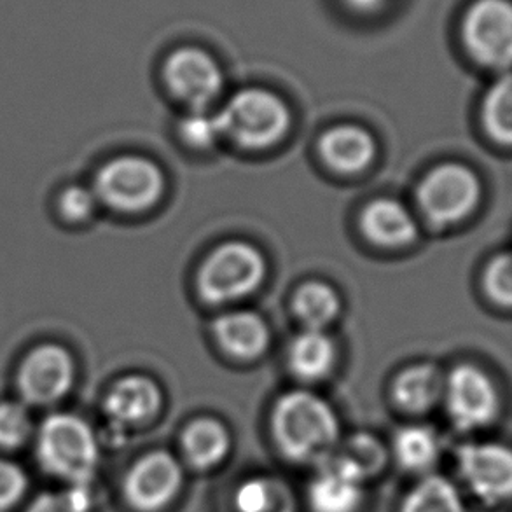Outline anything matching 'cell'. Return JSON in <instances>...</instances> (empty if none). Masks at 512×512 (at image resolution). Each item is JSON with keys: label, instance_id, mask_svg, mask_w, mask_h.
<instances>
[{"label": "cell", "instance_id": "obj_11", "mask_svg": "<svg viewBox=\"0 0 512 512\" xmlns=\"http://www.w3.org/2000/svg\"><path fill=\"white\" fill-rule=\"evenodd\" d=\"M458 478L472 497L495 506L511 497L512 455L504 444L467 443L457 451Z\"/></svg>", "mask_w": 512, "mask_h": 512}, {"label": "cell", "instance_id": "obj_7", "mask_svg": "<svg viewBox=\"0 0 512 512\" xmlns=\"http://www.w3.org/2000/svg\"><path fill=\"white\" fill-rule=\"evenodd\" d=\"M165 191L160 167L142 156H121L100 168L93 193L107 207L133 214L158 203Z\"/></svg>", "mask_w": 512, "mask_h": 512}, {"label": "cell", "instance_id": "obj_23", "mask_svg": "<svg viewBox=\"0 0 512 512\" xmlns=\"http://www.w3.org/2000/svg\"><path fill=\"white\" fill-rule=\"evenodd\" d=\"M399 512H467V506L457 483L430 472L404 495Z\"/></svg>", "mask_w": 512, "mask_h": 512}, {"label": "cell", "instance_id": "obj_31", "mask_svg": "<svg viewBox=\"0 0 512 512\" xmlns=\"http://www.w3.org/2000/svg\"><path fill=\"white\" fill-rule=\"evenodd\" d=\"M25 471L9 460L0 458V511L16 506L27 492Z\"/></svg>", "mask_w": 512, "mask_h": 512}, {"label": "cell", "instance_id": "obj_21", "mask_svg": "<svg viewBox=\"0 0 512 512\" xmlns=\"http://www.w3.org/2000/svg\"><path fill=\"white\" fill-rule=\"evenodd\" d=\"M235 512H299L298 499L282 478L252 476L233 493Z\"/></svg>", "mask_w": 512, "mask_h": 512}, {"label": "cell", "instance_id": "obj_5", "mask_svg": "<svg viewBox=\"0 0 512 512\" xmlns=\"http://www.w3.org/2000/svg\"><path fill=\"white\" fill-rule=\"evenodd\" d=\"M266 261L247 242H226L207 257L198 273L201 298L210 305H228L247 298L263 284Z\"/></svg>", "mask_w": 512, "mask_h": 512}, {"label": "cell", "instance_id": "obj_22", "mask_svg": "<svg viewBox=\"0 0 512 512\" xmlns=\"http://www.w3.org/2000/svg\"><path fill=\"white\" fill-rule=\"evenodd\" d=\"M292 373L305 381H319L331 373L336 360L334 343L324 331L306 329L292 340L287 353Z\"/></svg>", "mask_w": 512, "mask_h": 512}, {"label": "cell", "instance_id": "obj_8", "mask_svg": "<svg viewBox=\"0 0 512 512\" xmlns=\"http://www.w3.org/2000/svg\"><path fill=\"white\" fill-rule=\"evenodd\" d=\"M161 76L173 97L193 111L207 109L221 97L226 84L219 60L198 44H180L173 48L163 62Z\"/></svg>", "mask_w": 512, "mask_h": 512}, {"label": "cell", "instance_id": "obj_25", "mask_svg": "<svg viewBox=\"0 0 512 512\" xmlns=\"http://www.w3.org/2000/svg\"><path fill=\"white\" fill-rule=\"evenodd\" d=\"M336 457L359 472L366 481H371L387 467L388 450L378 437L359 432L341 441Z\"/></svg>", "mask_w": 512, "mask_h": 512}, {"label": "cell", "instance_id": "obj_29", "mask_svg": "<svg viewBox=\"0 0 512 512\" xmlns=\"http://www.w3.org/2000/svg\"><path fill=\"white\" fill-rule=\"evenodd\" d=\"M179 132L182 139L196 149H208L221 139L217 118L208 114L205 109L189 112L186 118L180 121Z\"/></svg>", "mask_w": 512, "mask_h": 512}, {"label": "cell", "instance_id": "obj_16", "mask_svg": "<svg viewBox=\"0 0 512 512\" xmlns=\"http://www.w3.org/2000/svg\"><path fill=\"white\" fill-rule=\"evenodd\" d=\"M360 228L371 242L388 249L408 245L418 235L411 210L394 198L371 201L362 212Z\"/></svg>", "mask_w": 512, "mask_h": 512}, {"label": "cell", "instance_id": "obj_27", "mask_svg": "<svg viewBox=\"0 0 512 512\" xmlns=\"http://www.w3.org/2000/svg\"><path fill=\"white\" fill-rule=\"evenodd\" d=\"M93 493L90 485H67L60 492L41 493L27 512H91Z\"/></svg>", "mask_w": 512, "mask_h": 512}, {"label": "cell", "instance_id": "obj_6", "mask_svg": "<svg viewBox=\"0 0 512 512\" xmlns=\"http://www.w3.org/2000/svg\"><path fill=\"white\" fill-rule=\"evenodd\" d=\"M481 194V180L474 170L458 163H444L420 182L416 203L432 226L448 228L478 208Z\"/></svg>", "mask_w": 512, "mask_h": 512}, {"label": "cell", "instance_id": "obj_28", "mask_svg": "<svg viewBox=\"0 0 512 512\" xmlns=\"http://www.w3.org/2000/svg\"><path fill=\"white\" fill-rule=\"evenodd\" d=\"M32 434V418L25 404L0 402V448L14 450L27 443Z\"/></svg>", "mask_w": 512, "mask_h": 512}, {"label": "cell", "instance_id": "obj_17", "mask_svg": "<svg viewBox=\"0 0 512 512\" xmlns=\"http://www.w3.org/2000/svg\"><path fill=\"white\" fill-rule=\"evenodd\" d=\"M215 340L236 359H256L270 346V329L257 313L238 310L215 320Z\"/></svg>", "mask_w": 512, "mask_h": 512}, {"label": "cell", "instance_id": "obj_9", "mask_svg": "<svg viewBox=\"0 0 512 512\" xmlns=\"http://www.w3.org/2000/svg\"><path fill=\"white\" fill-rule=\"evenodd\" d=\"M443 402L451 423L462 432L486 429L499 416V390L472 364H460L444 376Z\"/></svg>", "mask_w": 512, "mask_h": 512}, {"label": "cell", "instance_id": "obj_15", "mask_svg": "<svg viewBox=\"0 0 512 512\" xmlns=\"http://www.w3.org/2000/svg\"><path fill=\"white\" fill-rule=\"evenodd\" d=\"M233 437L228 427L215 418H198L180 437L182 464L194 471H212L224 464L231 453Z\"/></svg>", "mask_w": 512, "mask_h": 512}, {"label": "cell", "instance_id": "obj_24", "mask_svg": "<svg viewBox=\"0 0 512 512\" xmlns=\"http://www.w3.org/2000/svg\"><path fill=\"white\" fill-rule=\"evenodd\" d=\"M292 308L306 329L324 331L340 315V294L326 282L312 280L299 287L292 299Z\"/></svg>", "mask_w": 512, "mask_h": 512}, {"label": "cell", "instance_id": "obj_3", "mask_svg": "<svg viewBox=\"0 0 512 512\" xmlns=\"http://www.w3.org/2000/svg\"><path fill=\"white\" fill-rule=\"evenodd\" d=\"M215 118L221 137L250 151L275 146L291 126V111L284 98L259 86L235 91Z\"/></svg>", "mask_w": 512, "mask_h": 512}, {"label": "cell", "instance_id": "obj_18", "mask_svg": "<svg viewBox=\"0 0 512 512\" xmlns=\"http://www.w3.org/2000/svg\"><path fill=\"white\" fill-rule=\"evenodd\" d=\"M319 151L336 172L357 173L373 163L376 142L362 126H336L322 135Z\"/></svg>", "mask_w": 512, "mask_h": 512}, {"label": "cell", "instance_id": "obj_20", "mask_svg": "<svg viewBox=\"0 0 512 512\" xmlns=\"http://www.w3.org/2000/svg\"><path fill=\"white\" fill-rule=\"evenodd\" d=\"M441 451V437L427 425H406L392 439V457L409 474H430L439 462Z\"/></svg>", "mask_w": 512, "mask_h": 512}, {"label": "cell", "instance_id": "obj_26", "mask_svg": "<svg viewBox=\"0 0 512 512\" xmlns=\"http://www.w3.org/2000/svg\"><path fill=\"white\" fill-rule=\"evenodd\" d=\"M483 123L495 142L509 146L512 140V83L511 74H500L486 91L483 102Z\"/></svg>", "mask_w": 512, "mask_h": 512}, {"label": "cell", "instance_id": "obj_30", "mask_svg": "<svg viewBox=\"0 0 512 512\" xmlns=\"http://www.w3.org/2000/svg\"><path fill=\"white\" fill-rule=\"evenodd\" d=\"M485 287L488 296L502 306H511L512 301V264L509 254L495 257L488 264L485 273Z\"/></svg>", "mask_w": 512, "mask_h": 512}, {"label": "cell", "instance_id": "obj_1", "mask_svg": "<svg viewBox=\"0 0 512 512\" xmlns=\"http://www.w3.org/2000/svg\"><path fill=\"white\" fill-rule=\"evenodd\" d=\"M271 437L278 453L296 465L319 467L336 455L343 441L333 406L308 390L278 397L271 411Z\"/></svg>", "mask_w": 512, "mask_h": 512}, {"label": "cell", "instance_id": "obj_19", "mask_svg": "<svg viewBox=\"0 0 512 512\" xmlns=\"http://www.w3.org/2000/svg\"><path fill=\"white\" fill-rule=\"evenodd\" d=\"M444 374L434 364L404 369L394 381V401L404 413L425 415L443 402Z\"/></svg>", "mask_w": 512, "mask_h": 512}, {"label": "cell", "instance_id": "obj_13", "mask_svg": "<svg viewBox=\"0 0 512 512\" xmlns=\"http://www.w3.org/2000/svg\"><path fill=\"white\" fill-rule=\"evenodd\" d=\"M366 479L334 455L315 467L306 488L310 512H359L366 502Z\"/></svg>", "mask_w": 512, "mask_h": 512}, {"label": "cell", "instance_id": "obj_32", "mask_svg": "<svg viewBox=\"0 0 512 512\" xmlns=\"http://www.w3.org/2000/svg\"><path fill=\"white\" fill-rule=\"evenodd\" d=\"M97 201V196L88 187L70 186L60 196V212L69 221H83L93 214Z\"/></svg>", "mask_w": 512, "mask_h": 512}, {"label": "cell", "instance_id": "obj_4", "mask_svg": "<svg viewBox=\"0 0 512 512\" xmlns=\"http://www.w3.org/2000/svg\"><path fill=\"white\" fill-rule=\"evenodd\" d=\"M457 35L472 63L506 74L512 60L511 0H469L458 14Z\"/></svg>", "mask_w": 512, "mask_h": 512}, {"label": "cell", "instance_id": "obj_12", "mask_svg": "<svg viewBox=\"0 0 512 512\" xmlns=\"http://www.w3.org/2000/svg\"><path fill=\"white\" fill-rule=\"evenodd\" d=\"M74 376V360L65 348L42 345L23 360L18 373V387L25 401L44 406L62 399L72 387Z\"/></svg>", "mask_w": 512, "mask_h": 512}, {"label": "cell", "instance_id": "obj_33", "mask_svg": "<svg viewBox=\"0 0 512 512\" xmlns=\"http://www.w3.org/2000/svg\"><path fill=\"white\" fill-rule=\"evenodd\" d=\"M341 4L357 16H376L387 11V7L395 0H340Z\"/></svg>", "mask_w": 512, "mask_h": 512}, {"label": "cell", "instance_id": "obj_10", "mask_svg": "<svg viewBox=\"0 0 512 512\" xmlns=\"http://www.w3.org/2000/svg\"><path fill=\"white\" fill-rule=\"evenodd\" d=\"M186 483L184 464L167 450H154L133 462L123 481V495L137 512H161L179 499Z\"/></svg>", "mask_w": 512, "mask_h": 512}, {"label": "cell", "instance_id": "obj_14", "mask_svg": "<svg viewBox=\"0 0 512 512\" xmlns=\"http://www.w3.org/2000/svg\"><path fill=\"white\" fill-rule=\"evenodd\" d=\"M163 406V394L156 381L147 376H126L109 390L104 413L112 427L133 429L149 423Z\"/></svg>", "mask_w": 512, "mask_h": 512}, {"label": "cell", "instance_id": "obj_2", "mask_svg": "<svg viewBox=\"0 0 512 512\" xmlns=\"http://www.w3.org/2000/svg\"><path fill=\"white\" fill-rule=\"evenodd\" d=\"M37 458L44 471L67 485H91L100 462V444L83 418L55 413L39 427Z\"/></svg>", "mask_w": 512, "mask_h": 512}]
</instances>
